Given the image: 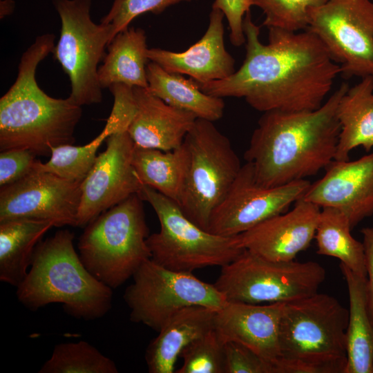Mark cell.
Masks as SVG:
<instances>
[{
	"instance_id": "obj_1",
	"label": "cell",
	"mask_w": 373,
	"mask_h": 373,
	"mask_svg": "<svg viewBox=\"0 0 373 373\" xmlns=\"http://www.w3.org/2000/svg\"><path fill=\"white\" fill-rule=\"evenodd\" d=\"M245 58L231 76L197 83L207 95L243 98L253 108L300 111L318 108L326 100L341 68L309 30L269 28L268 43L260 40V26L251 12L244 18Z\"/></svg>"
},
{
	"instance_id": "obj_2",
	"label": "cell",
	"mask_w": 373,
	"mask_h": 373,
	"mask_svg": "<svg viewBox=\"0 0 373 373\" xmlns=\"http://www.w3.org/2000/svg\"><path fill=\"white\" fill-rule=\"evenodd\" d=\"M349 87L342 83L315 110L263 113L245 153L259 184L274 187L305 180L334 160L341 131L337 107Z\"/></svg>"
},
{
	"instance_id": "obj_3",
	"label": "cell",
	"mask_w": 373,
	"mask_h": 373,
	"mask_svg": "<svg viewBox=\"0 0 373 373\" xmlns=\"http://www.w3.org/2000/svg\"><path fill=\"white\" fill-rule=\"evenodd\" d=\"M55 36L39 35L21 57L14 84L0 99V150L28 149L35 155L73 144L82 110L70 97L54 98L39 86L38 65L55 47Z\"/></svg>"
},
{
	"instance_id": "obj_4",
	"label": "cell",
	"mask_w": 373,
	"mask_h": 373,
	"mask_svg": "<svg viewBox=\"0 0 373 373\" xmlns=\"http://www.w3.org/2000/svg\"><path fill=\"white\" fill-rule=\"evenodd\" d=\"M73 240L74 233L64 229L39 242L30 269L17 287V297L30 310L59 303L69 316L96 320L111 309L113 289L86 268Z\"/></svg>"
},
{
	"instance_id": "obj_5",
	"label": "cell",
	"mask_w": 373,
	"mask_h": 373,
	"mask_svg": "<svg viewBox=\"0 0 373 373\" xmlns=\"http://www.w3.org/2000/svg\"><path fill=\"white\" fill-rule=\"evenodd\" d=\"M348 318L349 310L326 294L284 303L280 373H344Z\"/></svg>"
},
{
	"instance_id": "obj_6",
	"label": "cell",
	"mask_w": 373,
	"mask_h": 373,
	"mask_svg": "<svg viewBox=\"0 0 373 373\" xmlns=\"http://www.w3.org/2000/svg\"><path fill=\"white\" fill-rule=\"evenodd\" d=\"M142 202L138 194L130 196L90 222L79 238L82 263L113 289L151 258Z\"/></svg>"
},
{
	"instance_id": "obj_7",
	"label": "cell",
	"mask_w": 373,
	"mask_h": 373,
	"mask_svg": "<svg viewBox=\"0 0 373 373\" xmlns=\"http://www.w3.org/2000/svg\"><path fill=\"white\" fill-rule=\"evenodd\" d=\"M140 197L153 207L160 230L147 238L151 260L169 269L190 272L207 267H223L245 249L239 235L212 233L188 218L178 204L154 189L142 184Z\"/></svg>"
},
{
	"instance_id": "obj_8",
	"label": "cell",
	"mask_w": 373,
	"mask_h": 373,
	"mask_svg": "<svg viewBox=\"0 0 373 373\" xmlns=\"http://www.w3.org/2000/svg\"><path fill=\"white\" fill-rule=\"evenodd\" d=\"M325 269L313 261L270 260L245 250L213 284L228 302L288 303L318 292Z\"/></svg>"
},
{
	"instance_id": "obj_9",
	"label": "cell",
	"mask_w": 373,
	"mask_h": 373,
	"mask_svg": "<svg viewBox=\"0 0 373 373\" xmlns=\"http://www.w3.org/2000/svg\"><path fill=\"white\" fill-rule=\"evenodd\" d=\"M184 143L189 153V167L178 206L188 218L207 231L212 213L242 166L231 142L213 122L197 118Z\"/></svg>"
},
{
	"instance_id": "obj_10",
	"label": "cell",
	"mask_w": 373,
	"mask_h": 373,
	"mask_svg": "<svg viewBox=\"0 0 373 373\" xmlns=\"http://www.w3.org/2000/svg\"><path fill=\"white\" fill-rule=\"evenodd\" d=\"M52 3L61 27L52 54L69 78V97L81 106L99 104L103 95L98 65L112 40L111 26L92 20L91 0H52Z\"/></svg>"
},
{
	"instance_id": "obj_11",
	"label": "cell",
	"mask_w": 373,
	"mask_h": 373,
	"mask_svg": "<svg viewBox=\"0 0 373 373\" xmlns=\"http://www.w3.org/2000/svg\"><path fill=\"white\" fill-rule=\"evenodd\" d=\"M123 296L131 309L130 320L155 331L180 309L201 305L218 310L227 303L213 284L192 273L175 271L153 260L144 262L133 276Z\"/></svg>"
},
{
	"instance_id": "obj_12",
	"label": "cell",
	"mask_w": 373,
	"mask_h": 373,
	"mask_svg": "<svg viewBox=\"0 0 373 373\" xmlns=\"http://www.w3.org/2000/svg\"><path fill=\"white\" fill-rule=\"evenodd\" d=\"M308 13L307 29L324 44L344 78L373 77V1L327 0Z\"/></svg>"
},
{
	"instance_id": "obj_13",
	"label": "cell",
	"mask_w": 373,
	"mask_h": 373,
	"mask_svg": "<svg viewBox=\"0 0 373 373\" xmlns=\"http://www.w3.org/2000/svg\"><path fill=\"white\" fill-rule=\"evenodd\" d=\"M307 180L267 187L259 184L249 162L242 166L227 195L212 213L207 231L232 236L244 233L267 219L283 213L303 198Z\"/></svg>"
},
{
	"instance_id": "obj_14",
	"label": "cell",
	"mask_w": 373,
	"mask_h": 373,
	"mask_svg": "<svg viewBox=\"0 0 373 373\" xmlns=\"http://www.w3.org/2000/svg\"><path fill=\"white\" fill-rule=\"evenodd\" d=\"M81 183L35 170L1 186L0 222L15 219L50 221L54 227H77Z\"/></svg>"
},
{
	"instance_id": "obj_15",
	"label": "cell",
	"mask_w": 373,
	"mask_h": 373,
	"mask_svg": "<svg viewBox=\"0 0 373 373\" xmlns=\"http://www.w3.org/2000/svg\"><path fill=\"white\" fill-rule=\"evenodd\" d=\"M106 150L81 183L77 227H86L99 215L138 194L142 183L133 165L135 144L128 131L106 140Z\"/></svg>"
},
{
	"instance_id": "obj_16",
	"label": "cell",
	"mask_w": 373,
	"mask_h": 373,
	"mask_svg": "<svg viewBox=\"0 0 373 373\" xmlns=\"http://www.w3.org/2000/svg\"><path fill=\"white\" fill-rule=\"evenodd\" d=\"M303 197L321 208L343 211L352 229L373 214V152L356 160H333Z\"/></svg>"
},
{
	"instance_id": "obj_17",
	"label": "cell",
	"mask_w": 373,
	"mask_h": 373,
	"mask_svg": "<svg viewBox=\"0 0 373 373\" xmlns=\"http://www.w3.org/2000/svg\"><path fill=\"white\" fill-rule=\"evenodd\" d=\"M321 210L301 198L291 211L239 234L241 244L245 249L270 260H294L314 238Z\"/></svg>"
},
{
	"instance_id": "obj_18",
	"label": "cell",
	"mask_w": 373,
	"mask_h": 373,
	"mask_svg": "<svg viewBox=\"0 0 373 373\" xmlns=\"http://www.w3.org/2000/svg\"><path fill=\"white\" fill-rule=\"evenodd\" d=\"M284 303L228 302L216 312L214 329L226 341L241 343L271 363L280 373V321Z\"/></svg>"
},
{
	"instance_id": "obj_19",
	"label": "cell",
	"mask_w": 373,
	"mask_h": 373,
	"mask_svg": "<svg viewBox=\"0 0 373 373\" xmlns=\"http://www.w3.org/2000/svg\"><path fill=\"white\" fill-rule=\"evenodd\" d=\"M212 8L209 26L200 40L183 52L149 48L147 57L169 73L187 75L198 83L225 79L235 71V59L226 50L223 18Z\"/></svg>"
},
{
	"instance_id": "obj_20",
	"label": "cell",
	"mask_w": 373,
	"mask_h": 373,
	"mask_svg": "<svg viewBox=\"0 0 373 373\" xmlns=\"http://www.w3.org/2000/svg\"><path fill=\"white\" fill-rule=\"evenodd\" d=\"M136 109L127 130L135 145L164 151L181 146L197 117L172 106L148 88L133 87Z\"/></svg>"
},
{
	"instance_id": "obj_21",
	"label": "cell",
	"mask_w": 373,
	"mask_h": 373,
	"mask_svg": "<svg viewBox=\"0 0 373 373\" xmlns=\"http://www.w3.org/2000/svg\"><path fill=\"white\" fill-rule=\"evenodd\" d=\"M216 311L192 305L173 314L146 348L145 360L149 372H175V365L182 350L214 328Z\"/></svg>"
},
{
	"instance_id": "obj_22",
	"label": "cell",
	"mask_w": 373,
	"mask_h": 373,
	"mask_svg": "<svg viewBox=\"0 0 373 373\" xmlns=\"http://www.w3.org/2000/svg\"><path fill=\"white\" fill-rule=\"evenodd\" d=\"M349 296L346 331L347 363L344 373H373V323L367 298V278L340 263Z\"/></svg>"
},
{
	"instance_id": "obj_23",
	"label": "cell",
	"mask_w": 373,
	"mask_h": 373,
	"mask_svg": "<svg viewBox=\"0 0 373 373\" xmlns=\"http://www.w3.org/2000/svg\"><path fill=\"white\" fill-rule=\"evenodd\" d=\"M107 47L97 73L102 88L117 84L148 88L146 66L150 61L145 31L128 27L117 34Z\"/></svg>"
},
{
	"instance_id": "obj_24",
	"label": "cell",
	"mask_w": 373,
	"mask_h": 373,
	"mask_svg": "<svg viewBox=\"0 0 373 373\" xmlns=\"http://www.w3.org/2000/svg\"><path fill=\"white\" fill-rule=\"evenodd\" d=\"M341 131L334 160H349L354 149L366 151L373 148V77L361 81L341 97L337 107Z\"/></svg>"
},
{
	"instance_id": "obj_25",
	"label": "cell",
	"mask_w": 373,
	"mask_h": 373,
	"mask_svg": "<svg viewBox=\"0 0 373 373\" xmlns=\"http://www.w3.org/2000/svg\"><path fill=\"white\" fill-rule=\"evenodd\" d=\"M50 221L15 219L0 222V280L17 287L25 278L34 251Z\"/></svg>"
},
{
	"instance_id": "obj_26",
	"label": "cell",
	"mask_w": 373,
	"mask_h": 373,
	"mask_svg": "<svg viewBox=\"0 0 373 373\" xmlns=\"http://www.w3.org/2000/svg\"><path fill=\"white\" fill-rule=\"evenodd\" d=\"M146 78L149 90L172 106L213 122L223 116V99L204 93L191 78L169 73L151 61L146 66Z\"/></svg>"
},
{
	"instance_id": "obj_27",
	"label": "cell",
	"mask_w": 373,
	"mask_h": 373,
	"mask_svg": "<svg viewBox=\"0 0 373 373\" xmlns=\"http://www.w3.org/2000/svg\"><path fill=\"white\" fill-rule=\"evenodd\" d=\"M133 165L143 184L179 204L189 167V153L184 142L169 151L135 145Z\"/></svg>"
},
{
	"instance_id": "obj_28",
	"label": "cell",
	"mask_w": 373,
	"mask_h": 373,
	"mask_svg": "<svg viewBox=\"0 0 373 373\" xmlns=\"http://www.w3.org/2000/svg\"><path fill=\"white\" fill-rule=\"evenodd\" d=\"M351 229L350 220L343 211L322 208L314 237L316 252L336 258L357 275L367 278L364 247L352 236Z\"/></svg>"
},
{
	"instance_id": "obj_29",
	"label": "cell",
	"mask_w": 373,
	"mask_h": 373,
	"mask_svg": "<svg viewBox=\"0 0 373 373\" xmlns=\"http://www.w3.org/2000/svg\"><path fill=\"white\" fill-rule=\"evenodd\" d=\"M115 133L114 127L106 122L102 131L85 145L65 144L52 149L49 160L46 163L39 161L36 170L50 173L69 181L82 182L97 159L98 149Z\"/></svg>"
},
{
	"instance_id": "obj_30",
	"label": "cell",
	"mask_w": 373,
	"mask_h": 373,
	"mask_svg": "<svg viewBox=\"0 0 373 373\" xmlns=\"http://www.w3.org/2000/svg\"><path fill=\"white\" fill-rule=\"evenodd\" d=\"M115 362L85 341L61 343L39 373H117Z\"/></svg>"
},
{
	"instance_id": "obj_31",
	"label": "cell",
	"mask_w": 373,
	"mask_h": 373,
	"mask_svg": "<svg viewBox=\"0 0 373 373\" xmlns=\"http://www.w3.org/2000/svg\"><path fill=\"white\" fill-rule=\"evenodd\" d=\"M183 364L175 373H224V342L213 328L181 352Z\"/></svg>"
},
{
	"instance_id": "obj_32",
	"label": "cell",
	"mask_w": 373,
	"mask_h": 373,
	"mask_svg": "<svg viewBox=\"0 0 373 373\" xmlns=\"http://www.w3.org/2000/svg\"><path fill=\"white\" fill-rule=\"evenodd\" d=\"M327 0H251L265 15L263 26L291 32L307 29L309 10Z\"/></svg>"
},
{
	"instance_id": "obj_33",
	"label": "cell",
	"mask_w": 373,
	"mask_h": 373,
	"mask_svg": "<svg viewBox=\"0 0 373 373\" xmlns=\"http://www.w3.org/2000/svg\"><path fill=\"white\" fill-rule=\"evenodd\" d=\"M194 0H114L109 12L101 19L112 28V39L126 30L131 22L146 12L159 15L167 8L182 1Z\"/></svg>"
},
{
	"instance_id": "obj_34",
	"label": "cell",
	"mask_w": 373,
	"mask_h": 373,
	"mask_svg": "<svg viewBox=\"0 0 373 373\" xmlns=\"http://www.w3.org/2000/svg\"><path fill=\"white\" fill-rule=\"evenodd\" d=\"M224 373H278L274 364L245 345L224 342Z\"/></svg>"
},
{
	"instance_id": "obj_35",
	"label": "cell",
	"mask_w": 373,
	"mask_h": 373,
	"mask_svg": "<svg viewBox=\"0 0 373 373\" xmlns=\"http://www.w3.org/2000/svg\"><path fill=\"white\" fill-rule=\"evenodd\" d=\"M28 149H14L1 151L0 186L10 184L36 170L39 162Z\"/></svg>"
},
{
	"instance_id": "obj_36",
	"label": "cell",
	"mask_w": 373,
	"mask_h": 373,
	"mask_svg": "<svg viewBox=\"0 0 373 373\" xmlns=\"http://www.w3.org/2000/svg\"><path fill=\"white\" fill-rule=\"evenodd\" d=\"M251 6V0H215L213 3L212 8L224 14L228 22L230 41L236 47L245 44L243 21Z\"/></svg>"
},
{
	"instance_id": "obj_37",
	"label": "cell",
	"mask_w": 373,
	"mask_h": 373,
	"mask_svg": "<svg viewBox=\"0 0 373 373\" xmlns=\"http://www.w3.org/2000/svg\"><path fill=\"white\" fill-rule=\"evenodd\" d=\"M108 88L113 96V106L108 118L120 132L127 131L136 109L133 88L117 84Z\"/></svg>"
},
{
	"instance_id": "obj_38",
	"label": "cell",
	"mask_w": 373,
	"mask_h": 373,
	"mask_svg": "<svg viewBox=\"0 0 373 373\" xmlns=\"http://www.w3.org/2000/svg\"><path fill=\"white\" fill-rule=\"evenodd\" d=\"M361 233L365 256L367 305L373 323V227L362 229Z\"/></svg>"
}]
</instances>
